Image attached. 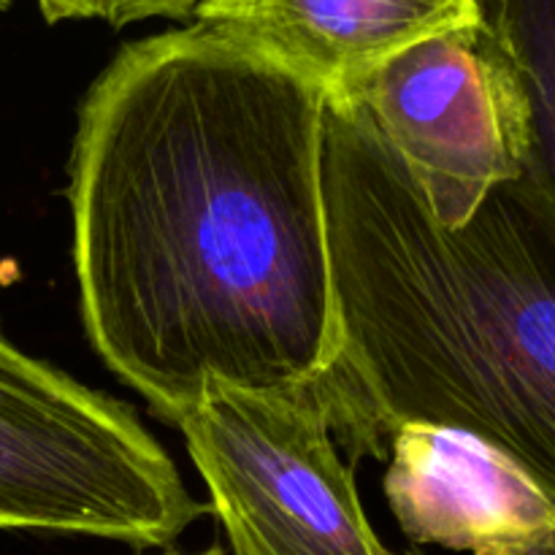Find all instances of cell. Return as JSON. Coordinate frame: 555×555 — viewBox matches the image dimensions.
Wrapping results in <instances>:
<instances>
[{"label": "cell", "mask_w": 555, "mask_h": 555, "mask_svg": "<svg viewBox=\"0 0 555 555\" xmlns=\"http://www.w3.org/2000/svg\"><path fill=\"white\" fill-rule=\"evenodd\" d=\"M323 150V92L198 22L119 49L81 101V318L163 421L209 379L296 390L336 363Z\"/></svg>", "instance_id": "cell-1"}, {"label": "cell", "mask_w": 555, "mask_h": 555, "mask_svg": "<svg viewBox=\"0 0 555 555\" xmlns=\"http://www.w3.org/2000/svg\"><path fill=\"white\" fill-rule=\"evenodd\" d=\"M323 193L339 356L318 388L350 453L450 428L555 493V228L524 184L439 225L363 103L325 98Z\"/></svg>", "instance_id": "cell-2"}, {"label": "cell", "mask_w": 555, "mask_h": 555, "mask_svg": "<svg viewBox=\"0 0 555 555\" xmlns=\"http://www.w3.org/2000/svg\"><path fill=\"white\" fill-rule=\"evenodd\" d=\"M204 513L133 412L0 336V531L168 547Z\"/></svg>", "instance_id": "cell-3"}, {"label": "cell", "mask_w": 555, "mask_h": 555, "mask_svg": "<svg viewBox=\"0 0 555 555\" xmlns=\"http://www.w3.org/2000/svg\"><path fill=\"white\" fill-rule=\"evenodd\" d=\"M233 555H388L334 444L318 383L249 390L209 379L179 421Z\"/></svg>", "instance_id": "cell-4"}, {"label": "cell", "mask_w": 555, "mask_h": 555, "mask_svg": "<svg viewBox=\"0 0 555 555\" xmlns=\"http://www.w3.org/2000/svg\"><path fill=\"white\" fill-rule=\"evenodd\" d=\"M345 98L363 103L439 225H466L524 173V92L480 22L401 49Z\"/></svg>", "instance_id": "cell-5"}, {"label": "cell", "mask_w": 555, "mask_h": 555, "mask_svg": "<svg viewBox=\"0 0 555 555\" xmlns=\"http://www.w3.org/2000/svg\"><path fill=\"white\" fill-rule=\"evenodd\" d=\"M385 499L417 545L555 555V493L493 444L434 426L390 437Z\"/></svg>", "instance_id": "cell-6"}, {"label": "cell", "mask_w": 555, "mask_h": 555, "mask_svg": "<svg viewBox=\"0 0 555 555\" xmlns=\"http://www.w3.org/2000/svg\"><path fill=\"white\" fill-rule=\"evenodd\" d=\"M195 22L345 98L401 49L480 22L475 0H201Z\"/></svg>", "instance_id": "cell-7"}, {"label": "cell", "mask_w": 555, "mask_h": 555, "mask_svg": "<svg viewBox=\"0 0 555 555\" xmlns=\"http://www.w3.org/2000/svg\"><path fill=\"white\" fill-rule=\"evenodd\" d=\"M480 25L507 57L529 114L518 182L555 228V0H475Z\"/></svg>", "instance_id": "cell-8"}, {"label": "cell", "mask_w": 555, "mask_h": 555, "mask_svg": "<svg viewBox=\"0 0 555 555\" xmlns=\"http://www.w3.org/2000/svg\"><path fill=\"white\" fill-rule=\"evenodd\" d=\"M201 0H103V16L108 25L122 27L130 22L152 20V16H168V20H184L198 9Z\"/></svg>", "instance_id": "cell-9"}, {"label": "cell", "mask_w": 555, "mask_h": 555, "mask_svg": "<svg viewBox=\"0 0 555 555\" xmlns=\"http://www.w3.org/2000/svg\"><path fill=\"white\" fill-rule=\"evenodd\" d=\"M11 3V0H0V5ZM41 9L43 20L60 22V20H92V16H103V0H36Z\"/></svg>", "instance_id": "cell-10"}, {"label": "cell", "mask_w": 555, "mask_h": 555, "mask_svg": "<svg viewBox=\"0 0 555 555\" xmlns=\"http://www.w3.org/2000/svg\"><path fill=\"white\" fill-rule=\"evenodd\" d=\"M160 555H188V553H177V551H166V553H160ZM193 555H225L222 553V547H209V551H201V553H193Z\"/></svg>", "instance_id": "cell-11"}, {"label": "cell", "mask_w": 555, "mask_h": 555, "mask_svg": "<svg viewBox=\"0 0 555 555\" xmlns=\"http://www.w3.org/2000/svg\"><path fill=\"white\" fill-rule=\"evenodd\" d=\"M388 555H396V553H388Z\"/></svg>", "instance_id": "cell-12"}]
</instances>
